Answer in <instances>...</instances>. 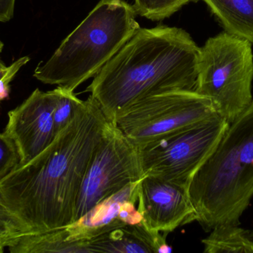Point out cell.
Masks as SVG:
<instances>
[{
    "label": "cell",
    "mask_w": 253,
    "mask_h": 253,
    "mask_svg": "<svg viewBox=\"0 0 253 253\" xmlns=\"http://www.w3.org/2000/svg\"><path fill=\"white\" fill-rule=\"evenodd\" d=\"M109 124L90 95L44 151L0 180V192L25 233L74 222L86 172Z\"/></svg>",
    "instance_id": "1"
},
{
    "label": "cell",
    "mask_w": 253,
    "mask_h": 253,
    "mask_svg": "<svg viewBox=\"0 0 253 253\" xmlns=\"http://www.w3.org/2000/svg\"><path fill=\"white\" fill-rule=\"evenodd\" d=\"M200 48L176 27L138 28L86 89L108 122L138 101L163 92L194 90Z\"/></svg>",
    "instance_id": "2"
},
{
    "label": "cell",
    "mask_w": 253,
    "mask_h": 253,
    "mask_svg": "<svg viewBox=\"0 0 253 253\" xmlns=\"http://www.w3.org/2000/svg\"><path fill=\"white\" fill-rule=\"evenodd\" d=\"M187 191L207 233L221 224L240 225L253 197V101L230 124Z\"/></svg>",
    "instance_id": "3"
},
{
    "label": "cell",
    "mask_w": 253,
    "mask_h": 253,
    "mask_svg": "<svg viewBox=\"0 0 253 253\" xmlns=\"http://www.w3.org/2000/svg\"><path fill=\"white\" fill-rule=\"evenodd\" d=\"M133 6L124 0H100L34 76L44 84L74 91L94 77L141 28Z\"/></svg>",
    "instance_id": "4"
},
{
    "label": "cell",
    "mask_w": 253,
    "mask_h": 253,
    "mask_svg": "<svg viewBox=\"0 0 253 253\" xmlns=\"http://www.w3.org/2000/svg\"><path fill=\"white\" fill-rule=\"evenodd\" d=\"M252 44L223 31L200 48L194 91L209 98L229 124L252 103Z\"/></svg>",
    "instance_id": "5"
},
{
    "label": "cell",
    "mask_w": 253,
    "mask_h": 253,
    "mask_svg": "<svg viewBox=\"0 0 253 253\" xmlns=\"http://www.w3.org/2000/svg\"><path fill=\"white\" fill-rule=\"evenodd\" d=\"M229 126L215 115L136 146L144 176L152 175L188 190L193 175Z\"/></svg>",
    "instance_id": "6"
},
{
    "label": "cell",
    "mask_w": 253,
    "mask_h": 253,
    "mask_svg": "<svg viewBox=\"0 0 253 253\" xmlns=\"http://www.w3.org/2000/svg\"><path fill=\"white\" fill-rule=\"evenodd\" d=\"M218 115L209 98L194 90L147 97L126 108L115 125L135 146Z\"/></svg>",
    "instance_id": "7"
},
{
    "label": "cell",
    "mask_w": 253,
    "mask_h": 253,
    "mask_svg": "<svg viewBox=\"0 0 253 253\" xmlns=\"http://www.w3.org/2000/svg\"><path fill=\"white\" fill-rule=\"evenodd\" d=\"M144 177L136 146L110 123L86 172L74 221L101 201Z\"/></svg>",
    "instance_id": "8"
},
{
    "label": "cell",
    "mask_w": 253,
    "mask_h": 253,
    "mask_svg": "<svg viewBox=\"0 0 253 253\" xmlns=\"http://www.w3.org/2000/svg\"><path fill=\"white\" fill-rule=\"evenodd\" d=\"M55 101V89L44 92L37 89L21 105L9 111L4 133L17 148L18 164L32 160L56 138Z\"/></svg>",
    "instance_id": "9"
},
{
    "label": "cell",
    "mask_w": 253,
    "mask_h": 253,
    "mask_svg": "<svg viewBox=\"0 0 253 253\" xmlns=\"http://www.w3.org/2000/svg\"><path fill=\"white\" fill-rule=\"evenodd\" d=\"M138 209L148 230L168 235L197 220L187 189L152 175L140 181Z\"/></svg>",
    "instance_id": "10"
},
{
    "label": "cell",
    "mask_w": 253,
    "mask_h": 253,
    "mask_svg": "<svg viewBox=\"0 0 253 253\" xmlns=\"http://www.w3.org/2000/svg\"><path fill=\"white\" fill-rule=\"evenodd\" d=\"M140 181L131 183L99 202L81 218L67 226L71 242L90 241L126 226L141 224L143 217L135 207Z\"/></svg>",
    "instance_id": "11"
},
{
    "label": "cell",
    "mask_w": 253,
    "mask_h": 253,
    "mask_svg": "<svg viewBox=\"0 0 253 253\" xmlns=\"http://www.w3.org/2000/svg\"><path fill=\"white\" fill-rule=\"evenodd\" d=\"M167 235L152 231L141 224L126 226L89 241L94 253H170Z\"/></svg>",
    "instance_id": "12"
},
{
    "label": "cell",
    "mask_w": 253,
    "mask_h": 253,
    "mask_svg": "<svg viewBox=\"0 0 253 253\" xmlns=\"http://www.w3.org/2000/svg\"><path fill=\"white\" fill-rule=\"evenodd\" d=\"M66 227L42 233H21L7 245L11 253H94L89 241L71 242Z\"/></svg>",
    "instance_id": "13"
},
{
    "label": "cell",
    "mask_w": 253,
    "mask_h": 253,
    "mask_svg": "<svg viewBox=\"0 0 253 253\" xmlns=\"http://www.w3.org/2000/svg\"><path fill=\"white\" fill-rule=\"evenodd\" d=\"M225 31L253 45V0H203Z\"/></svg>",
    "instance_id": "14"
},
{
    "label": "cell",
    "mask_w": 253,
    "mask_h": 253,
    "mask_svg": "<svg viewBox=\"0 0 253 253\" xmlns=\"http://www.w3.org/2000/svg\"><path fill=\"white\" fill-rule=\"evenodd\" d=\"M202 239L205 253H253V231L235 224H221Z\"/></svg>",
    "instance_id": "15"
},
{
    "label": "cell",
    "mask_w": 253,
    "mask_h": 253,
    "mask_svg": "<svg viewBox=\"0 0 253 253\" xmlns=\"http://www.w3.org/2000/svg\"><path fill=\"white\" fill-rule=\"evenodd\" d=\"M55 92L56 101L53 115L55 129L58 135L71 123L83 101L77 98L74 91L63 86H58Z\"/></svg>",
    "instance_id": "16"
},
{
    "label": "cell",
    "mask_w": 253,
    "mask_h": 253,
    "mask_svg": "<svg viewBox=\"0 0 253 253\" xmlns=\"http://www.w3.org/2000/svg\"><path fill=\"white\" fill-rule=\"evenodd\" d=\"M199 0H134L133 7L139 16L152 21H161L170 17L189 3Z\"/></svg>",
    "instance_id": "17"
},
{
    "label": "cell",
    "mask_w": 253,
    "mask_h": 253,
    "mask_svg": "<svg viewBox=\"0 0 253 253\" xmlns=\"http://www.w3.org/2000/svg\"><path fill=\"white\" fill-rule=\"evenodd\" d=\"M19 163V152L14 142L4 132L0 133V180L11 172Z\"/></svg>",
    "instance_id": "18"
},
{
    "label": "cell",
    "mask_w": 253,
    "mask_h": 253,
    "mask_svg": "<svg viewBox=\"0 0 253 253\" xmlns=\"http://www.w3.org/2000/svg\"><path fill=\"white\" fill-rule=\"evenodd\" d=\"M28 56H23L13 62L9 66L0 65V102L4 101L9 94V84L19 70L29 62Z\"/></svg>",
    "instance_id": "19"
},
{
    "label": "cell",
    "mask_w": 253,
    "mask_h": 253,
    "mask_svg": "<svg viewBox=\"0 0 253 253\" xmlns=\"http://www.w3.org/2000/svg\"><path fill=\"white\" fill-rule=\"evenodd\" d=\"M21 233H24L19 227L0 218V253L4 252L9 243Z\"/></svg>",
    "instance_id": "20"
},
{
    "label": "cell",
    "mask_w": 253,
    "mask_h": 253,
    "mask_svg": "<svg viewBox=\"0 0 253 253\" xmlns=\"http://www.w3.org/2000/svg\"><path fill=\"white\" fill-rule=\"evenodd\" d=\"M0 218L4 220V221L12 223L16 227H19L24 233H25V230H24L22 226L21 225L19 221H18L17 218L15 217V215L12 213L11 211L9 209L8 206H7V203L4 201L1 192H0Z\"/></svg>",
    "instance_id": "21"
},
{
    "label": "cell",
    "mask_w": 253,
    "mask_h": 253,
    "mask_svg": "<svg viewBox=\"0 0 253 253\" xmlns=\"http://www.w3.org/2000/svg\"><path fill=\"white\" fill-rule=\"evenodd\" d=\"M16 0H0V22H5L13 18Z\"/></svg>",
    "instance_id": "22"
},
{
    "label": "cell",
    "mask_w": 253,
    "mask_h": 253,
    "mask_svg": "<svg viewBox=\"0 0 253 253\" xmlns=\"http://www.w3.org/2000/svg\"><path fill=\"white\" fill-rule=\"evenodd\" d=\"M3 43H1V40H0V53H1V51H2L3 49Z\"/></svg>",
    "instance_id": "23"
},
{
    "label": "cell",
    "mask_w": 253,
    "mask_h": 253,
    "mask_svg": "<svg viewBox=\"0 0 253 253\" xmlns=\"http://www.w3.org/2000/svg\"><path fill=\"white\" fill-rule=\"evenodd\" d=\"M3 65V63H2V62H0V65Z\"/></svg>",
    "instance_id": "24"
}]
</instances>
